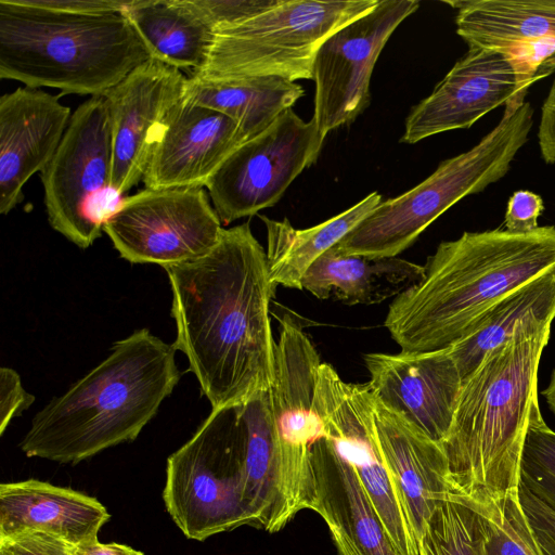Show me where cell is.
I'll list each match as a JSON object with an SVG mask.
<instances>
[{
  "label": "cell",
  "instance_id": "1",
  "mask_svg": "<svg viewBox=\"0 0 555 555\" xmlns=\"http://www.w3.org/2000/svg\"><path fill=\"white\" fill-rule=\"evenodd\" d=\"M164 269L177 327L172 345L185 354L212 410L270 390L276 341L269 305L275 285L249 223L223 228L205 256Z\"/></svg>",
  "mask_w": 555,
  "mask_h": 555
},
{
  "label": "cell",
  "instance_id": "2",
  "mask_svg": "<svg viewBox=\"0 0 555 555\" xmlns=\"http://www.w3.org/2000/svg\"><path fill=\"white\" fill-rule=\"evenodd\" d=\"M554 271V225L464 232L438 245L423 278L389 305L385 326L403 352L447 349L504 296Z\"/></svg>",
  "mask_w": 555,
  "mask_h": 555
},
{
  "label": "cell",
  "instance_id": "3",
  "mask_svg": "<svg viewBox=\"0 0 555 555\" xmlns=\"http://www.w3.org/2000/svg\"><path fill=\"white\" fill-rule=\"evenodd\" d=\"M176 348L141 328L31 421L20 442L28 457L77 464L133 441L180 379Z\"/></svg>",
  "mask_w": 555,
  "mask_h": 555
},
{
  "label": "cell",
  "instance_id": "4",
  "mask_svg": "<svg viewBox=\"0 0 555 555\" xmlns=\"http://www.w3.org/2000/svg\"><path fill=\"white\" fill-rule=\"evenodd\" d=\"M552 324H526L463 383L441 444L454 490L473 500L518 491L522 448L538 400V372Z\"/></svg>",
  "mask_w": 555,
  "mask_h": 555
},
{
  "label": "cell",
  "instance_id": "5",
  "mask_svg": "<svg viewBox=\"0 0 555 555\" xmlns=\"http://www.w3.org/2000/svg\"><path fill=\"white\" fill-rule=\"evenodd\" d=\"M151 59L122 12L78 14L0 0V78L102 96Z\"/></svg>",
  "mask_w": 555,
  "mask_h": 555
},
{
  "label": "cell",
  "instance_id": "6",
  "mask_svg": "<svg viewBox=\"0 0 555 555\" xmlns=\"http://www.w3.org/2000/svg\"><path fill=\"white\" fill-rule=\"evenodd\" d=\"M532 126L529 102L506 104L499 124L476 145L440 163L415 188L382 202L336 244L338 250L371 259L397 257L455 203L502 179Z\"/></svg>",
  "mask_w": 555,
  "mask_h": 555
},
{
  "label": "cell",
  "instance_id": "7",
  "mask_svg": "<svg viewBox=\"0 0 555 555\" xmlns=\"http://www.w3.org/2000/svg\"><path fill=\"white\" fill-rule=\"evenodd\" d=\"M379 0H279L243 22L221 27L206 64L192 75L203 79L272 76L295 82L312 79L322 42L371 11Z\"/></svg>",
  "mask_w": 555,
  "mask_h": 555
},
{
  "label": "cell",
  "instance_id": "8",
  "mask_svg": "<svg viewBox=\"0 0 555 555\" xmlns=\"http://www.w3.org/2000/svg\"><path fill=\"white\" fill-rule=\"evenodd\" d=\"M163 499L188 539L257 528L246 487L244 435L236 406L211 410L167 460Z\"/></svg>",
  "mask_w": 555,
  "mask_h": 555
},
{
  "label": "cell",
  "instance_id": "9",
  "mask_svg": "<svg viewBox=\"0 0 555 555\" xmlns=\"http://www.w3.org/2000/svg\"><path fill=\"white\" fill-rule=\"evenodd\" d=\"M113 135L104 96H91L72 114L62 141L40 172L48 221L86 249L116 209L112 189Z\"/></svg>",
  "mask_w": 555,
  "mask_h": 555
},
{
  "label": "cell",
  "instance_id": "10",
  "mask_svg": "<svg viewBox=\"0 0 555 555\" xmlns=\"http://www.w3.org/2000/svg\"><path fill=\"white\" fill-rule=\"evenodd\" d=\"M320 357L301 325L280 319L274 382L269 390L278 444V505L272 532L307 508L312 489V450L325 437L317 405Z\"/></svg>",
  "mask_w": 555,
  "mask_h": 555
},
{
  "label": "cell",
  "instance_id": "11",
  "mask_svg": "<svg viewBox=\"0 0 555 555\" xmlns=\"http://www.w3.org/2000/svg\"><path fill=\"white\" fill-rule=\"evenodd\" d=\"M222 230L203 186L145 188L120 201L103 225L121 258L163 268L205 256Z\"/></svg>",
  "mask_w": 555,
  "mask_h": 555
},
{
  "label": "cell",
  "instance_id": "12",
  "mask_svg": "<svg viewBox=\"0 0 555 555\" xmlns=\"http://www.w3.org/2000/svg\"><path fill=\"white\" fill-rule=\"evenodd\" d=\"M314 120L292 108L245 141L221 164L205 188L222 224L275 205L317 159L324 143Z\"/></svg>",
  "mask_w": 555,
  "mask_h": 555
},
{
  "label": "cell",
  "instance_id": "13",
  "mask_svg": "<svg viewBox=\"0 0 555 555\" xmlns=\"http://www.w3.org/2000/svg\"><path fill=\"white\" fill-rule=\"evenodd\" d=\"M418 7L417 0H379L322 42L312 67V119L323 135L351 124L369 106L375 63L392 33Z\"/></svg>",
  "mask_w": 555,
  "mask_h": 555
},
{
  "label": "cell",
  "instance_id": "14",
  "mask_svg": "<svg viewBox=\"0 0 555 555\" xmlns=\"http://www.w3.org/2000/svg\"><path fill=\"white\" fill-rule=\"evenodd\" d=\"M315 397L325 437L353 467L397 552L420 555L377 444L369 385L346 383L331 364L321 363Z\"/></svg>",
  "mask_w": 555,
  "mask_h": 555
},
{
  "label": "cell",
  "instance_id": "15",
  "mask_svg": "<svg viewBox=\"0 0 555 555\" xmlns=\"http://www.w3.org/2000/svg\"><path fill=\"white\" fill-rule=\"evenodd\" d=\"M185 80L179 68L149 59L103 94L112 122V189L117 196L143 179L163 124L183 96Z\"/></svg>",
  "mask_w": 555,
  "mask_h": 555
},
{
  "label": "cell",
  "instance_id": "16",
  "mask_svg": "<svg viewBox=\"0 0 555 555\" xmlns=\"http://www.w3.org/2000/svg\"><path fill=\"white\" fill-rule=\"evenodd\" d=\"M525 96L516 69L504 53L468 47L433 92L411 109L401 142L413 144L441 132L467 129L503 104L521 105Z\"/></svg>",
  "mask_w": 555,
  "mask_h": 555
},
{
  "label": "cell",
  "instance_id": "17",
  "mask_svg": "<svg viewBox=\"0 0 555 555\" xmlns=\"http://www.w3.org/2000/svg\"><path fill=\"white\" fill-rule=\"evenodd\" d=\"M374 397L418 431L442 444L463 387L448 348L428 352L367 353Z\"/></svg>",
  "mask_w": 555,
  "mask_h": 555
},
{
  "label": "cell",
  "instance_id": "18",
  "mask_svg": "<svg viewBox=\"0 0 555 555\" xmlns=\"http://www.w3.org/2000/svg\"><path fill=\"white\" fill-rule=\"evenodd\" d=\"M245 141L231 117L182 96L163 124L142 181L149 189L205 188Z\"/></svg>",
  "mask_w": 555,
  "mask_h": 555
},
{
  "label": "cell",
  "instance_id": "19",
  "mask_svg": "<svg viewBox=\"0 0 555 555\" xmlns=\"http://www.w3.org/2000/svg\"><path fill=\"white\" fill-rule=\"evenodd\" d=\"M70 108L40 89L21 87L0 98V214L23 199V188L54 156Z\"/></svg>",
  "mask_w": 555,
  "mask_h": 555
},
{
  "label": "cell",
  "instance_id": "20",
  "mask_svg": "<svg viewBox=\"0 0 555 555\" xmlns=\"http://www.w3.org/2000/svg\"><path fill=\"white\" fill-rule=\"evenodd\" d=\"M377 444L404 516L418 542L437 506L451 493L448 459L441 444L374 397Z\"/></svg>",
  "mask_w": 555,
  "mask_h": 555
},
{
  "label": "cell",
  "instance_id": "21",
  "mask_svg": "<svg viewBox=\"0 0 555 555\" xmlns=\"http://www.w3.org/2000/svg\"><path fill=\"white\" fill-rule=\"evenodd\" d=\"M307 508L325 521L339 555H399L353 467L323 437L312 450Z\"/></svg>",
  "mask_w": 555,
  "mask_h": 555
},
{
  "label": "cell",
  "instance_id": "22",
  "mask_svg": "<svg viewBox=\"0 0 555 555\" xmlns=\"http://www.w3.org/2000/svg\"><path fill=\"white\" fill-rule=\"evenodd\" d=\"M108 519L100 501L70 488L36 479L0 485V539L38 531L76 546L98 540Z\"/></svg>",
  "mask_w": 555,
  "mask_h": 555
},
{
  "label": "cell",
  "instance_id": "23",
  "mask_svg": "<svg viewBox=\"0 0 555 555\" xmlns=\"http://www.w3.org/2000/svg\"><path fill=\"white\" fill-rule=\"evenodd\" d=\"M456 9L457 35L468 47L518 49L555 67V0H464Z\"/></svg>",
  "mask_w": 555,
  "mask_h": 555
},
{
  "label": "cell",
  "instance_id": "24",
  "mask_svg": "<svg viewBox=\"0 0 555 555\" xmlns=\"http://www.w3.org/2000/svg\"><path fill=\"white\" fill-rule=\"evenodd\" d=\"M423 274L424 266L409 260L346 255L335 245L309 267L301 287L319 299L335 297L347 305H372L397 297Z\"/></svg>",
  "mask_w": 555,
  "mask_h": 555
},
{
  "label": "cell",
  "instance_id": "25",
  "mask_svg": "<svg viewBox=\"0 0 555 555\" xmlns=\"http://www.w3.org/2000/svg\"><path fill=\"white\" fill-rule=\"evenodd\" d=\"M122 13L151 59L193 72L206 64L216 28L194 0H131Z\"/></svg>",
  "mask_w": 555,
  "mask_h": 555
},
{
  "label": "cell",
  "instance_id": "26",
  "mask_svg": "<svg viewBox=\"0 0 555 555\" xmlns=\"http://www.w3.org/2000/svg\"><path fill=\"white\" fill-rule=\"evenodd\" d=\"M555 319V271L504 296L483 312L465 335L448 348L463 383L485 357L526 324H552Z\"/></svg>",
  "mask_w": 555,
  "mask_h": 555
},
{
  "label": "cell",
  "instance_id": "27",
  "mask_svg": "<svg viewBox=\"0 0 555 555\" xmlns=\"http://www.w3.org/2000/svg\"><path fill=\"white\" fill-rule=\"evenodd\" d=\"M304 93L300 85L280 77L203 79L191 74L183 98L231 117L247 141L292 108Z\"/></svg>",
  "mask_w": 555,
  "mask_h": 555
},
{
  "label": "cell",
  "instance_id": "28",
  "mask_svg": "<svg viewBox=\"0 0 555 555\" xmlns=\"http://www.w3.org/2000/svg\"><path fill=\"white\" fill-rule=\"evenodd\" d=\"M372 192L362 201L314 227L297 230L287 219L272 220L261 216L267 228V259L272 283L302 289L301 280L309 267L326 250L338 244L380 203Z\"/></svg>",
  "mask_w": 555,
  "mask_h": 555
},
{
  "label": "cell",
  "instance_id": "29",
  "mask_svg": "<svg viewBox=\"0 0 555 555\" xmlns=\"http://www.w3.org/2000/svg\"><path fill=\"white\" fill-rule=\"evenodd\" d=\"M244 435L249 506L257 528L272 532L278 505V444L269 390L237 405Z\"/></svg>",
  "mask_w": 555,
  "mask_h": 555
},
{
  "label": "cell",
  "instance_id": "30",
  "mask_svg": "<svg viewBox=\"0 0 555 555\" xmlns=\"http://www.w3.org/2000/svg\"><path fill=\"white\" fill-rule=\"evenodd\" d=\"M420 555H483L480 515L473 499L451 493L429 517Z\"/></svg>",
  "mask_w": 555,
  "mask_h": 555
},
{
  "label": "cell",
  "instance_id": "31",
  "mask_svg": "<svg viewBox=\"0 0 555 555\" xmlns=\"http://www.w3.org/2000/svg\"><path fill=\"white\" fill-rule=\"evenodd\" d=\"M474 502L480 515L483 555H541L518 491Z\"/></svg>",
  "mask_w": 555,
  "mask_h": 555
},
{
  "label": "cell",
  "instance_id": "32",
  "mask_svg": "<svg viewBox=\"0 0 555 555\" xmlns=\"http://www.w3.org/2000/svg\"><path fill=\"white\" fill-rule=\"evenodd\" d=\"M519 485L555 514V431L544 422L539 402L530 415L520 459Z\"/></svg>",
  "mask_w": 555,
  "mask_h": 555
},
{
  "label": "cell",
  "instance_id": "33",
  "mask_svg": "<svg viewBox=\"0 0 555 555\" xmlns=\"http://www.w3.org/2000/svg\"><path fill=\"white\" fill-rule=\"evenodd\" d=\"M279 0H194L212 26L218 29L243 22Z\"/></svg>",
  "mask_w": 555,
  "mask_h": 555
},
{
  "label": "cell",
  "instance_id": "34",
  "mask_svg": "<svg viewBox=\"0 0 555 555\" xmlns=\"http://www.w3.org/2000/svg\"><path fill=\"white\" fill-rule=\"evenodd\" d=\"M518 496L541 555H555V514L521 485Z\"/></svg>",
  "mask_w": 555,
  "mask_h": 555
},
{
  "label": "cell",
  "instance_id": "35",
  "mask_svg": "<svg viewBox=\"0 0 555 555\" xmlns=\"http://www.w3.org/2000/svg\"><path fill=\"white\" fill-rule=\"evenodd\" d=\"M70 547L61 539L38 531L0 539V555H70Z\"/></svg>",
  "mask_w": 555,
  "mask_h": 555
},
{
  "label": "cell",
  "instance_id": "36",
  "mask_svg": "<svg viewBox=\"0 0 555 555\" xmlns=\"http://www.w3.org/2000/svg\"><path fill=\"white\" fill-rule=\"evenodd\" d=\"M544 210L543 199L528 190L515 191L508 202L504 218L506 231L528 233L539 228L538 219Z\"/></svg>",
  "mask_w": 555,
  "mask_h": 555
},
{
  "label": "cell",
  "instance_id": "37",
  "mask_svg": "<svg viewBox=\"0 0 555 555\" xmlns=\"http://www.w3.org/2000/svg\"><path fill=\"white\" fill-rule=\"evenodd\" d=\"M34 401L35 397L23 388L18 373L11 367H0V435Z\"/></svg>",
  "mask_w": 555,
  "mask_h": 555
},
{
  "label": "cell",
  "instance_id": "38",
  "mask_svg": "<svg viewBox=\"0 0 555 555\" xmlns=\"http://www.w3.org/2000/svg\"><path fill=\"white\" fill-rule=\"evenodd\" d=\"M27 3L63 12L98 14L122 12L131 0H25Z\"/></svg>",
  "mask_w": 555,
  "mask_h": 555
},
{
  "label": "cell",
  "instance_id": "39",
  "mask_svg": "<svg viewBox=\"0 0 555 555\" xmlns=\"http://www.w3.org/2000/svg\"><path fill=\"white\" fill-rule=\"evenodd\" d=\"M538 140L544 162L555 165V79L541 108Z\"/></svg>",
  "mask_w": 555,
  "mask_h": 555
},
{
  "label": "cell",
  "instance_id": "40",
  "mask_svg": "<svg viewBox=\"0 0 555 555\" xmlns=\"http://www.w3.org/2000/svg\"><path fill=\"white\" fill-rule=\"evenodd\" d=\"M70 555H143V553L125 544L101 543L94 540L72 546Z\"/></svg>",
  "mask_w": 555,
  "mask_h": 555
},
{
  "label": "cell",
  "instance_id": "41",
  "mask_svg": "<svg viewBox=\"0 0 555 555\" xmlns=\"http://www.w3.org/2000/svg\"><path fill=\"white\" fill-rule=\"evenodd\" d=\"M541 395L545 399L552 414L555 417V369L551 374L548 385L541 391Z\"/></svg>",
  "mask_w": 555,
  "mask_h": 555
}]
</instances>
